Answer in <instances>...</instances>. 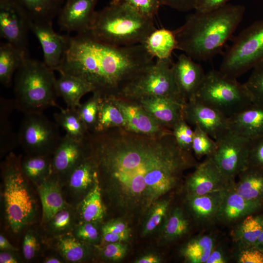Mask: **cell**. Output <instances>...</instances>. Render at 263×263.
I'll list each match as a JSON object with an SVG mask.
<instances>
[{
    "label": "cell",
    "mask_w": 263,
    "mask_h": 263,
    "mask_svg": "<svg viewBox=\"0 0 263 263\" xmlns=\"http://www.w3.org/2000/svg\"><path fill=\"white\" fill-rule=\"evenodd\" d=\"M217 244L213 236L201 234L189 241L182 248L181 254L187 262L206 263Z\"/></svg>",
    "instance_id": "obj_34"
},
{
    "label": "cell",
    "mask_w": 263,
    "mask_h": 263,
    "mask_svg": "<svg viewBox=\"0 0 263 263\" xmlns=\"http://www.w3.org/2000/svg\"><path fill=\"white\" fill-rule=\"evenodd\" d=\"M133 101L140 104L159 124L171 131L184 118V104L174 99L151 96Z\"/></svg>",
    "instance_id": "obj_21"
},
{
    "label": "cell",
    "mask_w": 263,
    "mask_h": 263,
    "mask_svg": "<svg viewBox=\"0 0 263 263\" xmlns=\"http://www.w3.org/2000/svg\"><path fill=\"white\" fill-rule=\"evenodd\" d=\"M60 180L55 174L38 184V190L42 207V220L48 222L59 211L66 207L63 197Z\"/></svg>",
    "instance_id": "obj_25"
},
{
    "label": "cell",
    "mask_w": 263,
    "mask_h": 263,
    "mask_svg": "<svg viewBox=\"0 0 263 263\" xmlns=\"http://www.w3.org/2000/svg\"><path fill=\"white\" fill-rule=\"evenodd\" d=\"M90 156V148L87 137L84 140H77L65 134L53 154L52 173L60 181L66 180L72 171Z\"/></svg>",
    "instance_id": "obj_15"
},
{
    "label": "cell",
    "mask_w": 263,
    "mask_h": 263,
    "mask_svg": "<svg viewBox=\"0 0 263 263\" xmlns=\"http://www.w3.org/2000/svg\"><path fill=\"white\" fill-rule=\"evenodd\" d=\"M234 258L238 263H263V250L256 245L236 244Z\"/></svg>",
    "instance_id": "obj_44"
},
{
    "label": "cell",
    "mask_w": 263,
    "mask_h": 263,
    "mask_svg": "<svg viewBox=\"0 0 263 263\" xmlns=\"http://www.w3.org/2000/svg\"><path fill=\"white\" fill-rule=\"evenodd\" d=\"M79 213L84 222L95 223L103 219L105 208L98 175L93 187L80 202Z\"/></svg>",
    "instance_id": "obj_31"
},
{
    "label": "cell",
    "mask_w": 263,
    "mask_h": 263,
    "mask_svg": "<svg viewBox=\"0 0 263 263\" xmlns=\"http://www.w3.org/2000/svg\"><path fill=\"white\" fill-rule=\"evenodd\" d=\"M126 245L120 242L107 244L102 250L103 256L111 261H118L124 257L127 253Z\"/></svg>",
    "instance_id": "obj_51"
},
{
    "label": "cell",
    "mask_w": 263,
    "mask_h": 263,
    "mask_svg": "<svg viewBox=\"0 0 263 263\" xmlns=\"http://www.w3.org/2000/svg\"><path fill=\"white\" fill-rule=\"evenodd\" d=\"M21 167L26 178L38 185L52 173V158L51 156L27 154L21 159Z\"/></svg>",
    "instance_id": "obj_37"
},
{
    "label": "cell",
    "mask_w": 263,
    "mask_h": 263,
    "mask_svg": "<svg viewBox=\"0 0 263 263\" xmlns=\"http://www.w3.org/2000/svg\"><path fill=\"white\" fill-rule=\"evenodd\" d=\"M171 58L158 59L139 74L118 98L132 101L151 97H166L185 104L176 85Z\"/></svg>",
    "instance_id": "obj_8"
},
{
    "label": "cell",
    "mask_w": 263,
    "mask_h": 263,
    "mask_svg": "<svg viewBox=\"0 0 263 263\" xmlns=\"http://www.w3.org/2000/svg\"><path fill=\"white\" fill-rule=\"evenodd\" d=\"M39 249V243L36 234L28 231L25 235L22 243V252L24 258L27 260L33 259Z\"/></svg>",
    "instance_id": "obj_50"
},
{
    "label": "cell",
    "mask_w": 263,
    "mask_h": 263,
    "mask_svg": "<svg viewBox=\"0 0 263 263\" xmlns=\"http://www.w3.org/2000/svg\"><path fill=\"white\" fill-rule=\"evenodd\" d=\"M30 31L40 43L43 54V62L49 68L57 71L65 51L68 35L56 32L53 22L30 23Z\"/></svg>",
    "instance_id": "obj_18"
},
{
    "label": "cell",
    "mask_w": 263,
    "mask_h": 263,
    "mask_svg": "<svg viewBox=\"0 0 263 263\" xmlns=\"http://www.w3.org/2000/svg\"><path fill=\"white\" fill-rule=\"evenodd\" d=\"M215 141L217 148L212 157L222 172L235 180L248 167L250 140L229 130Z\"/></svg>",
    "instance_id": "obj_11"
},
{
    "label": "cell",
    "mask_w": 263,
    "mask_h": 263,
    "mask_svg": "<svg viewBox=\"0 0 263 263\" xmlns=\"http://www.w3.org/2000/svg\"><path fill=\"white\" fill-rule=\"evenodd\" d=\"M143 44L114 46L86 34L68 36L57 71L81 77L102 97H118L154 61Z\"/></svg>",
    "instance_id": "obj_2"
},
{
    "label": "cell",
    "mask_w": 263,
    "mask_h": 263,
    "mask_svg": "<svg viewBox=\"0 0 263 263\" xmlns=\"http://www.w3.org/2000/svg\"><path fill=\"white\" fill-rule=\"evenodd\" d=\"M129 231L125 223L115 220L107 223L102 228V233H120Z\"/></svg>",
    "instance_id": "obj_55"
},
{
    "label": "cell",
    "mask_w": 263,
    "mask_h": 263,
    "mask_svg": "<svg viewBox=\"0 0 263 263\" xmlns=\"http://www.w3.org/2000/svg\"><path fill=\"white\" fill-rule=\"evenodd\" d=\"M35 22H53L65 0H13Z\"/></svg>",
    "instance_id": "obj_28"
},
{
    "label": "cell",
    "mask_w": 263,
    "mask_h": 263,
    "mask_svg": "<svg viewBox=\"0 0 263 263\" xmlns=\"http://www.w3.org/2000/svg\"><path fill=\"white\" fill-rule=\"evenodd\" d=\"M230 130L250 140L263 135V105L253 103L229 118Z\"/></svg>",
    "instance_id": "obj_22"
},
{
    "label": "cell",
    "mask_w": 263,
    "mask_h": 263,
    "mask_svg": "<svg viewBox=\"0 0 263 263\" xmlns=\"http://www.w3.org/2000/svg\"><path fill=\"white\" fill-rule=\"evenodd\" d=\"M172 69L179 93L187 102L195 96L206 74L199 64L185 54L178 56Z\"/></svg>",
    "instance_id": "obj_20"
},
{
    "label": "cell",
    "mask_w": 263,
    "mask_h": 263,
    "mask_svg": "<svg viewBox=\"0 0 263 263\" xmlns=\"http://www.w3.org/2000/svg\"><path fill=\"white\" fill-rule=\"evenodd\" d=\"M119 108L125 119V128L135 133L150 136L162 135L172 131L159 124L138 103L128 99L110 97Z\"/></svg>",
    "instance_id": "obj_16"
},
{
    "label": "cell",
    "mask_w": 263,
    "mask_h": 263,
    "mask_svg": "<svg viewBox=\"0 0 263 263\" xmlns=\"http://www.w3.org/2000/svg\"><path fill=\"white\" fill-rule=\"evenodd\" d=\"M81 240L71 235L60 237L57 248L60 254L67 261L76 263L83 261L87 254V249Z\"/></svg>",
    "instance_id": "obj_39"
},
{
    "label": "cell",
    "mask_w": 263,
    "mask_h": 263,
    "mask_svg": "<svg viewBox=\"0 0 263 263\" xmlns=\"http://www.w3.org/2000/svg\"><path fill=\"white\" fill-rule=\"evenodd\" d=\"M59 109L58 112L54 114L55 122L71 137L77 140L86 139L89 132L81 120L77 108L60 107Z\"/></svg>",
    "instance_id": "obj_36"
},
{
    "label": "cell",
    "mask_w": 263,
    "mask_h": 263,
    "mask_svg": "<svg viewBox=\"0 0 263 263\" xmlns=\"http://www.w3.org/2000/svg\"><path fill=\"white\" fill-rule=\"evenodd\" d=\"M224 191L200 195H186L187 209L191 217L198 225L207 226L216 222Z\"/></svg>",
    "instance_id": "obj_23"
},
{
    "label": "cell",
    "mask_w": 263,
    "mask_h": 263,
    "mask_svg": "<svg viewBox=\"0 0 263 263\" xmlns=\"http://www.w3.org/2000/svg\"><path fill=\"white\" fill-rule=\"evenodd\" d=\"M58 128L43 113L24 114L17 134L18 143L27 154L53 155L62 138Z\"/></svg>",
    "instance_id": "obj_10"
},
{
    "label": "cell",
    "mask_w": 263,
    "mask_h": 263,
    "mask_svg": "<svg viewBox=\"0 0 263 263\" xmlns=\"http://www.w3.org/2000/svg\"><path fill=\"white\" fill-rule=\"evenodd\" d=\"M31 21L13 0H0V38L27 55Z\"/></svg>",
    "instance_id": "obj_12"
},
{
    "label": "cell",
    "mask_w": 263,
    "mask_h": 263,
    "mask_svg": "<svg viewBox=\"0 0 263 263\" xmlns=\"http://www.w3.org/2000/svg\"><path fill=\"white\" fill-rule=\"evenodd\" d=\"M163 235L168 241H174L187 234L190 227V221L184 210L179 207L168 211L164 222Z\"/></svg>",
    "instance_id": "obj_38"
},
{
    "label": "cell",
    "mask_w": 263,
    "mask_h": 263,
    "mask_svg": "<svg viewBox=\"0 0 263 263\" xmlns=\"http://www.w3.org/2000/svg\"><path fill=\"white\" fill-rule=\"evenodd\" d=\"M98 175L96 165L90 153L89 157L72 171L66 181L72 194L84 197L93 187Z\"/></svg>",
    "instance_id": "obj_26"
},
{
    "label": "cell",
    "mask_w": 263,
    "mask_h": 263,
    "mask_svg": "<svg viewBox=\"0 0 263 263\" xmlns=\"http://www.w3.org/2000/svg\"><path fill=\"white\" fill-rule=\"evenodd\" d=\"M125 125L123 113L112 99L102 97L96 125L92 132L100 133L113 128H125Z\"/></svg>",
    "instance_id": "obj_33"
},
{
    "label": "cell",
    "mask_w": 263,
    "mask_h": 263,
    "mask_svg": "<svg viewBox=\"0 0 263 263\" xmlns=\"http://www.w3.org/2000/svg\"><path fill=\"white\" fill-rule=\"evenodd\" d=\"M245 11L241 5L226 4L207 12H195L173 30L177 49L198 61H207L217 55L243 19Z\"/></svg>",
    "instance_id": "obj_3"
},
{
    "label": "cell",
    "mask_w": 263,
    "mask_h": 263,
    "mask_svg": "<svg viewBox=\"0 0 263 263\" xmlns=\"http://www.w3.org/2000/svg\"><path fill=\"white\" fill-rule=\"evenodd\" d=\"M12 251H2L0 253V263H17L19 260Z\"/></svg>",
    "instance_id": "obj_57"
},
{
    "label": "cell",
    "mask_w": 263,
    "mask_h": 263,
    "mask_svg": "<svg viewBox=\"0 0 263 263\" xmlns=\"http://www.w3.org/2000/svg\"><path fill=\"white\" fill-rule=\"evenodd\" d=\"M160 261L157 256L153 254L145 255L136 261V263H158Z\"/></svg>",
    "instance_id": "obj_59"
},
{
    "label": "cell",
    "mask_w": 263,
    "mask_h": 263,
    "mask_svg": "<svg viewBox=\"0 0 263 263\" xmlns=\"http://www.w3.org/2000/svg\"><path fill=\"white\" fill-rule=\"evenodd\" d=\"M156 28L153 19L147 18L128 5L112 0L95 11L86 34L114 46L143 44Z\"/></svg>",
    "instance_id": "obj_4"
},
{
    "label": "cell",
    "mask_w": 263,
    "mask_h": 263,
    "mask_svg": "<svg viewBox=\"0 0 263 263\" xmlns=\"http://www.w3.org/2000/svg\"><path fill=\"white\" fill-rule=\"evenodd\" d=\"M28 56L6 41L0 43V82L3 86L7 87L11 85L14 75Z\"/></svg>",
    "instance_id": "obj_30"
},
{
    "label": "cell",
    "mask_w": 263,
    "mask_h": 263,
    "mask_svg": "<svg viewBox=\"0 0 263 263\" xmlns=\"http://www.w3.org/2000/svg\"><path fill=\"white\" fill-rule=\"evenodd\" d=\"M246 85L253 101L263 105V60L253 67Z\"/></svg>",
    "instance_id": "obj_42"
},
{
    "label": "cell",
    "mask_w": 263,
    "mask_h": 263,
    "mask_svg": "<svg viewBox=\"0 0 263 263\" xmlns=\"http://www.w3.org/2000/svg\"><path fill=\"white\" fill-rule=\"evenodd\" d=\"M131 7L141 15L153 19L161 5L159 0H112Z\"/></svg>",
    "instance_id": "obj_46"
},
{
    "label": "cell",
    "mask_w": 263,
    "mask_h": 263,
    "mask_svg": "<svg viewBox=\"0 0 263 263\" xmlns=\"http://www.w3.org/2000/svg\"><path fill=\"white\" fill-rule=\"evenodd\" d=\"M170 200H160L149 211L148 219L144 227L143 234L152 232L165 218L169 210Z\"/></svg>",
    "instance_id": "obj_43"
},
{
    "label": "cell",
    "mask_w": 263,
    "mask_h": 263,
    "mask_svg": "<svg viewBox=\"0 0 263 263\" xmlns=\"http://www.w3.org/2000/svg\"><path fill=\"white\" fill-rule=\"evenodd\" d=\"M183 116L188 123L198 126L215 140L230 130L228 117L194 97L184 104Z\"/></svg>",
    "instance_id": "obj_14"
},
{
    "label": "cell",
    "mask_w": 263,
    "mask_h": 263,
    "mask_svg": "<svg viewBox=\"0 0 263 263\" xmlns=\"http://www.w3.org/2000/svg\"><path fill=\"white\" fill-rule=\"evenodd\" d=\"M229 256L222 245L216 244L210 253L206 263H227Z\"/></svg>",
    "instance_id": "obj_54"
},
{
    "label": "cell",
    "mask_w": 263,
    "mask_h": 263,
    "mask_svg": "<svg viewBox=\"0 0 263 263\" xmlns=\"http://www.w3.org/2000/svg\"><path fill=\"white\" fill-rule=\"evenodd\" d=\"M263 60V19L256 21L235 38L223 57L219 70L237 78Z\"/></svg>",
    "instance_id": "obj_9"
},
{
    "label": "cell",
    "mask_w": 263,
    "mask_h": 263,
    "mask_svg": "<svg viewBox=\"0 0 263 263\" xmlns=\"http://www.w3.org/2000/svg\"><path fill=\"white\" fill-rule=\"evenodd\" d=\"M54 71L43 61L26 57L15 74V108L27 114L42 113L51 107L60 108Z\"/></svg>",
    "instance_id": "obj_5"
},
{
    "label": "cell",
    "mask_w": 263,
    "mask_h": 263,
    "mask_svg": "<svg viewBox=\"0 0 263 263\" xmlns=\"http://www.w3.org/2000/svg\"><path fill=\"white\" fill-rule=\"evenodd\" d=\"M263 170V135L250 140L248 167Z\"/></svg>",
    "instance_id": "obj_48"
},
{
    "label": "cell",
    "mask_w": 263,
    "mask_h": 263,
    "mask_svg": "<svg viewBox=\"0 0 263 263\" xmlns=\"http://www.w3.org/2000/svg\"><path fill=\"white\" fill-rule=\"evenodd\" d=\"M15 108L14 101L0 97V148L1 155L8 152L17 146L18 135L12 131L10 116Z\"/></svg>",
    "instance_id": "obj_35"
},
{
    "label": "cell",
    "mask_w": 263,
    "mask_h": 263,
    "mask_svg": "<svg viewBox=\"0 0 263 263\" xmlns=\"http://www.w3.org/2000/svg\"><path fill=\"white\" fill-rule=\"evenodd\" d=\"M87 139L102 191L124 216L149 212L178 186L186 170L197 165L191 151L178 146L172 132L150 136L116 127L89 132Z\"/></svg>",
    "instance_id": "obj_1"
},
{
    "label": "cell",
    "mask_w": 263,
    "mask_h": 263,
    "mask_svg": "<svg viewBox=\"0 0 263 263\" xmlns=\"http://www.w3.org/2000/svg\"><path fill=\"white\" fill-rule=\"evenodd\" d=\"M56 92L66 103L67 107L77 108L80 105L83 95L93 93V85L85 79L65 73H60L56 83Z\"/></svg>",
    "instance_id": "obj_24"
},
{
    "label": "cell",
    "mask_w": 263,
    "mask_h": 263,
    "mask_svg": "<svg viewBox=\"0 0 263 263\" xmlns=\"http://www.w3.org/2000/svg\"><path fill=\"white\" fill-rule=\"evenodd\" d=\"M0 249L1 251L14 252L17 249L2 234L0 235Z\"/></svg>",
    "instance_id": "obj_58"
},
{
    "label": "cell",
    "mask_w": 263,
    "mask_h": 263,
    "mask_svg": "<svg viewBox=\"0 0 263 263\" xmlns=\"http://www.w3.org/2000/svg\"><path fill=\"white\" fill-rule=\"evenodd\" d=\"M234 185L223 192L217 222L225 225L237 223L249 215L263 211V205L244 199L237 192Z\"/></svg>",
    "instance_id": "obj_19"
},
{
    "label": "cell",
    "mask_w": 263,
    "mask_h": 263,
    "mask_svg": "<svg viewBox=\"0 0 263 263\" xmlns=\"http://www.w3.org/2000/svg\"><path fill=\"white\" fill-rule=\"evenodd\" d=\"M172 132L178 146L184 150L191 151L194 131L184 118L174 126Z\"/></svg>",
    "instance_id": "obj_45"
},
{
    "label": "cell",
    "mask_w": 263,
    "mask_h": 263,
    "mask_svg": "<svg viewBox=\"0 0 263 263\" xmlns=\"http://www.w3.org/2000/svg\"><path fill=\"white\" fill-rule=\"evenodd\" d=\"M263 229V211L249 215L237 223L232 231L235 244L255 245Z\"/></svg>",
    "instance_id": "obj_32"
},
{
    "label": "cell",
    "mask_w": 263,
    "mask_h": 263,
    "mask_svg": "<svg viewBox=\"0 0 263 263\" xmlns=\"http://www.w3.org/2000/svg\"><path fill=\"white\" fill-rule=\"evenodd\" d=\"M230 0H197L195 10L207 12L213 10L227 4Z\"/></svg>",
    "instance_id": "obj_53"
},
{
    "label": "cell",
    "mask_w": 263,
    "mask_h": 263,
    "mask_svg": "<svg viewBox=\"0 0 263 263\" xmlns=\"http://www.w3.org/2000/svg\"><path fill=\"white\" fill-rule=\"evenodd\" d=\"M101 98L99 94L93 93L91 97L77 108L81 120L90 132L94 131Z\"/></svg>",
    "instance_id": "obj_41"
},
{
    "label": "cell",
    "mask_w": 263,
    "mask_h": 263,
    "mask_svg": "<svg viewBox=\"0 0 263 263\" xmlns=\"http://www.w3.org/2000/svg\"><path fill=\"white\" fill-rule=\"evenodd\" d=\"M75 237L81 241L95 242L99 238V232L94 223L84 222L79 225L75 231Z\"/></svg>",
    "instance_id": "obj_49"
},
{
    "label": "cell",
    "mask_w": 263,
    "mask_h": 263,
    "mask_svg": "<svg viewBox=\"0 0 263 263\" xmlns=\"http://www.w3.org/2000/svg\"><path fill=\"white\" fill-rule=\"evenodd\" d=\"M45 263H60L62 260L56 256H51L47 258L44 261Z\"/></svg>",
    "instance_id": "obj_60"
},
{
    "label": "cell",
    "mask_w": 263,
    "mask_h": 263,
    "mask_svg": "<svg viewBox=\"0 0 263 263\" xmlns=\"http://www.w3.org/2000/svg\"><path fill=\"white\" fill-rule=\"evenodd\" d=\"M255 245L260 249L263 250V229Z\"/></svg>",
    "instance_id": "obj_61"
},
{
    "label": "cell",
    "mask_w": 263,
    "mask_h": 263,
    "mask_svg": "<svg viewBox=\"0 0 263 263\" xmlns=\"http://www.w3.org/2000/svg\"><path fill=\"white\" fill-rule=\"evenodd\" d=\"M98 0H65L57 17L61 30L76 34L86 33L96 11Z\"/></svg>",
    "instance_id": "obj_17"
},
{
    "label": "cell",
    "mask_w": 263,
    "mask_h": 263,
    "mask_svg": "<svg viewBox=\"0 0 263 263\" xmlns=\"http://www.w3.org/2000/svg\"><path fill=\"white\" fill-rule=\"evenodd\" d=\"M235 181L227 177L212 156L207 157L186 179L187 195H200L222 192L232 187Z\"/></svg>",
    "instance_id": "obj_13"
},
{
    "label": "cell",
    "mask_w": 263,
    "mask_h": 263,
    "mask_svg": "<svg viewBox=\"0 0 263 263\" xmlns=\"http://www.w3.org/2000/svg\"><path fill=\"white\" fill-rule=\"evenodd\" d=\"M129 237V231L120 233H103L102 241L106 244L120 242L127 240Z\"/></svg>",
    "instance_id": "obj_56"
},
{
    "label": "cell",
    "mask_w": 263,
    "mask_h": 263,
    "mask_svg": "<svg viewBox=\"0 0 263 263\" xmlns=\"http://www.w3.org/2000/svg\"><path fill=\"white\" fill-rule=\"evenodd\" d=\"M2 197L7 223L15 234L32 221L36 203L21 167V158L10 152L2 166Z\"/></svg>",
    "instance_id": "obj_6"
},
{
    "label": "cell",
    "mask_w": 263,
    "mask_h": 263,
    "mask_svg": "<svg viewBox=\"0 0 263 263\" xmlns=\"http://www.w3.org/2000/svg\"><path fill=\"white\" fill-rule=\"evenodd\" d=\"M234 187L244 199L263 205V170L247 167L238 175Z\"/></svg>",
    "instance_id": "obj_27"
},
{
    "label": "cell",
    "mask_w": 263,
    "mask_h": 263,
    "mask_svg": "<svg viewBox=\"0 0 263 263\" xmlns=\"http://www.w3.org/2000/svg\"><path fill=\"white\" fill-rule=\"evenodd\" d=\"M161 5L170 7L177 10L187 12L195 9L197 0H159Z\"/></svg>",
    "instance_id": "obj_52"
},
{
    "label": "cell",
    "mask_w": 263,
    "mask_h": 263,
    "mask_svg": "<svg viewBox=\"0 0 263 263\" xmlns=\"http://www.w3.org/2000/svg\"><path fill=\"white\" fill-rule=\"evenodd\" d=\"M193 97L228 118L254 103L244 83L219 70H212L206 74Z\"/></svg>",
    "instance_id": "obj_7"
},
{
    "label": "cell",
    "mask_w": 263,
    "mask_h": 263,
    "mask_svg": "<svg viewBox=\"0 0 263 263\" xmlns=\"http://www.w3.org/2000/svg\"><path fill=\"white\" fill-rule=\"evenodd\" d=\"M73 215L66 207L57 212L48 222L49 228L55 233H60L70 228L73 223Z\"/></svg>",
    "instance_id": "obj_47"
},
{
    "label": "cell",
    "mask_w": 263,
    "mask_h": 263,
    "mask_svg": "<svg viewBox=\"0 0 263 263\" xmlns=\"http://www.w3.org/2000/svg\"><path fill=\"white\" fill-rule=\"evenodd\" d=\"M148 53L158 59L171 58L177 42L173 31L165 28L156 29L143 44Z\"/></svg>",
    "instance_id": "obj_29"
},
{
    "label": "cell",
    "mask_w": 263,
    "mask_h": 263,
    "mask_svg": "<svg viewBox=\"0 0 263 263\" xmlns=\"http://www.w3.org/2000/svg\"><path fill=\"white\" fill-rule=\"evenodd\" d=\"M191 149L197 158L212 156L217 148L216 141L198 126H194Z\"/></svg>",
    "instance_id": "obj_40"
}]
</instances>
